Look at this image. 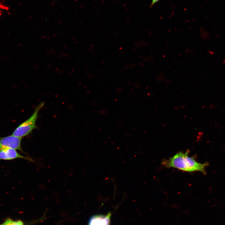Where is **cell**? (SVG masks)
Wrapping results in <instances>:
<instances>
[{"instance_id": "cell-1", "label": "cell", "mask_w": 225, "mask_h": 225, "mask_svg": "<svg viewBox=\"0 0 225 225\" xmlns=\"http://www.w3.org/2000/svg\"><path fill=\"white\" fill-rule=\"evenodd\" d=\"M189 151L179 152L168 160H164L163 165L167 168H174L188 172L199 171L206 173L205 168L208 163L202 164L197 162L193 157L189 156Z\"/></svg>"}, {"instance_id": "cell-2", "label": "cell", "mask_w": 225, "mask_h": 225, "mask_svg": "<svg viewBox=\"0 0 225 225\" xmlns=\"http://www.w3.org/2000/svg\"><path fill=\"white\" fill-rule=\"evenodd\" d=\"M43 102L40 103L35 108L32 116L27 120L20 124L13 132V136L22 138L31 132L32 130L37 128L36 121L40 110L44 105Z\"/></svg>"}, {"instance_id": "cell-3", "label": "cell", "mask_w": 225, "mask_h": 225, "mask_svg": "<svg viewBox=\"0 0 225 225\" xmlns=\"http://www.w3.org/2000/svg\"><path fill=\"white\" fill-rule=\"evenodd\" d=\"M22 138L11 135L4 137H0V151L7 148L18 150L25 153L21 149V142Z\"/></svg>"}, {"instance_id": "cell-4", "label": "cell", "mask_w": 225, "mask_h": 225, "mask_svg": "<svg viewBox=\"0 0 225 225\" xmlns=\"http://www.w3.org/2000/svg\"><path fill=\"white\" fill-rule=\"evenodd\" d=\"M21 159L35 163V161L30 157L22 155L16 150L12 148H7L0 151V160H12Z\"/></svg>"}, {"instance_id": "cell-5", "label": "cell", "mask_w": 225, "mask_h": 225, "mask_svg": "<svg viewBox=\"0 0 225 225\" xmlns=\"http://www.w3.org/2000/svg\"><path fill=\"white\" fill-rule=\"evenodd\" d=\"M111 214L109 213L107 215H97L90 218L88 225H110Z\"/></svg>"}, {"instance_id": "cell-6", "label": "cell", "mask_w": 225, "mask_h": 225, "mask_svg": "<svg viewBox=\"0 0 225 225\" xmlns=\"http://www.w3.org/2000/svg\"><path fill=\"white\" fill-rule=\"evenodd\" d=\"M1 225H24V224L21 220L15 221L9 219Z\"/></svg>"}, {"instance_id": "cell-7", "label": "cell", "mask_w": 225, "mask_h": 225, "mask_svg": "<svg viewBox=\"0 0 225 225\" xmlns=\"http://www.w3.org/2000/svg\"><path fill=\"white\" fill-rule=\"evenodd\" d=\"M160 0H152V1L150 5V8H151L155 4L158 2Z\"/></svg>"}, {"instance_id": "cell-8", "label": "cell", "mask_w": 225, "mask_h": 225, "mask_svg": "<svg viewBox=\"0 0 225 225\" xmlns=\"http://www.w3.org/2000/svg\"><path fill=\"white\" fill-rule=\"evenodd\" d=\"M2 11L1 10H0V16H1L2 15Z\"/></svg>"}, {"instance_id": "cell-9", "label": "cell", "mask_w": 225, "mask_h": 225, "mask_svg": "<svg viewBox=\"0 0 225 225\" xmlns=\"http://www.w3.org/2000/svg\"><path fill=\"white\" fill-rule=\"evenodd\" d=\"M2 8V6L1 4H0V9Z\"/></svg>"}]
</instances>
